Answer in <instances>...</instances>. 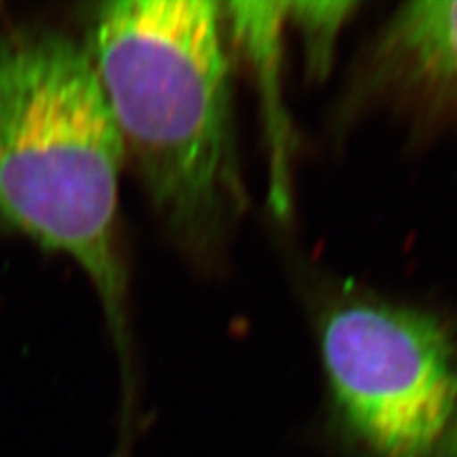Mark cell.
Listing matches in <instances>:
<instances>
[{"mask_svg":"<svg viewBox=\"0 0 457 457\" xmlns=\"http://www.w3.org/2000/svg\"><path fill=\"white\" fill-rule=\"evenodd\" d=\"M223 4L117 0L90 8L84 48L154 216L198 262L245 206Z\"/></svg>","mask_w":457,"mask_h":457,"instance_id":"obj_1","label":"cell"},{"mask_svg":"<svg viewBox=\"0 0 457 457\" xmlns=\"http://www.w3.org/2000/svg\"><path fill=\"white\" fill-rule=\"evenodd\" d=\"M122 166L117 126L84 45L46 27L0 33V228L71 257L124 351Z\"/></svg>","mask_w":457,"mask_h":457,"instance_id":"obj_2","label":"cell"},{"mask_svg":"<svg viewBox=\"0 0 457 457\" xmlns=\"http://www.w3.org/2000/svg\"><path fill=\"white\" fill-rule=\"evenodd\" d=\"M320 353L336 427L356 455L457 457V351L433 314L336 305Z\"/></svg>","mask_w":457,"mask_h":457,"instance_id":"obj_3","label":"cell"},{"mask_svg":"<svg viewBox=\"0 0 457 457\" xmlns=\"http://www.w3.org/2000/svg\"><path fill=\"white\" fill-rule=\"evenodd\" d=\"M361 84L368 97L457 112V0L398 8L368 54Z\"/></svg>","mask_w":457,"mask_h":457,"instance_id":"obj_4","label":"cell"},{"mask_svg":"<svg viewBox=\"0 0 457 457\" xmlns=\"http://www.w3.org/2000/svg\"><path fill=\"white\" fill-rule=\"evenodd\" d=\"M286 8L288 4H257V3H231L223 4V18L227 33L233 35L237 45L246 52L253 62L257 77L263 82L267 97V124L270 136V149H273V183H270V196L278 213L288 208V195H286V124L280 120V104L277 90V71L280 35L286 23Z\"/></svg>","mask_w":457,"mask_h":457,"instance_id":"obj_5","label":"cell"},{"mask_svg":"<svg viewBox=\"0 0 457 457\" xmlns=\"http://www.w3.org/2000/svg\"><path fill=\"white\" fill-rule=\"evenodd\" d=\"M354 8L353 3H294L286 8V20L302 33L311 77H326L334 60L337 37Z\"/></svg>","mask_w":457,"mask_h":457,"instance_id":"obj_6","label":"cell"}]
</instances>
